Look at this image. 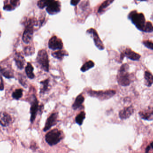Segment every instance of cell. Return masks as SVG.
<instances>
[{
	"mask_svg": "<svg viewBox=\"0 0 153 153\" xmlns=\"http://www.w3.org/2000/svg\"><path fill=\"white\" fill-rule=\"evenodd\" d=\"M4 84L3 82L2 78L0 76V90L2 91L4 89Z\"/></svg>",
	"mask_w": 153,
	"mask_h": 153,
	"instance_id": "obj_32",
	"label": "cell"
},
{
	"mask_svg": "<svg viewBox=\"0 0 153 153\" xmlns=\"http://www.w3.org/2000/svg\"><path fill=\"white\" fill-rule=\"evenodd\" d=\"M85 117V113L84 111H82L76 116L75 121L78 125L81 126L84 120Z\"/></svg>",
	"mask_w": 153,
	"mask_h": 153,
	"instance_id": "obj_25",
	"label": "cell"
},
{
	"mask_svg": "<svg viewBox=\"0 0 153 153\" xmlns=\"http://www.w3.org/2000/svg\"><path fill=\"white\" fill-rule=\"evenodd\" d=\"M52 0H40L37 3L38 7L40 9H43L47 7Z\"/></svg>",
	"mask_w": 153,
	"mask_h": 153,
	"instance_id": "obj_28",
	"label": "cell"
},
{
	"mask_svg": "<svg viewBox=\"0 0 153 153\" xmlns=\"http://www.w3.org/2000/svg\"><path fill=\"white\" fill-rule=\"evenodd\" d=\"M129 66L127 64L122 65L118 72L117 81L121 86H126L130 85L132 81V74L128 72Z\"/></svg>",
	"mask_w": 153,
	"mask_h": 153,
	"instance_id": "obj_1",
	"label": "cell"
},
{
	"mask_svg": "<svg viewBox=\"0 0 153 153\" xmlns=\"http://www.w3.org/2000/svg\"><path fill=\"white\" fill-rule=\"evenodd\" d=\"M0 72L6 78H11L14 77L13 71L11 66L8 65L3 64L0 65Z\"/></svg>",
	"mask_w": 153,
	"mask_h": 153,
	"instance_id": "obj_12",
	"label": "cell"
},
{
	"mask_svg": "<svg viewBox=\"0 0 153 153\" xmlns=\"http://www.w3.org/2000/svg\"><path fill=\"white\" fill-rule=\"evenodd\" d=\"M143 44L146 47L153 50V42L149 40H146L143 42Z\"/></svg>",
	"mask_w": 153,
	"mask_h": 153,
	"instance_id": "obj_31",
	"label": "cell"
},
{
	"mask_svg": "<svg viewBox=\"0 0 153 153\" xmlns=\"http://www.w3.org/2000/svg\"><path fill=\"white\" fill-rule=\"evenodd\" d=\"M145 82L147 86H151L153 84V75L149 71H146L144 74Z\"/></svg>",
	"mask_w": 153,
	"mask_h": 153,
	"instance_id": "obj_19",
	"label": "cell"
},
{
	"mask_svg": "<svg viewBox=\"0 0 153 153\" xmlns=\"http://www.w3.org/2000/svg\"><path fill=\"white\" fill-rule=\"evenodd\" d=\"M129 18L137 28L144 31L146 22L143 13H137L135 11L132 12L129 14Z\"/></svg>",
	"mask_w": 153,
	"mask_h": 153,
	"instance_id": "obj_3",
	"label": "cell"
},
{
	"mask_svg": "<svg viewBox=\"0 0 153 153\" xmlns=\"http://www.w3.org/2000/svg\"><path fill=\"white\" fill-rule=\"evenodd\" d=\"M23 94V90L22 89H16L12 94V97L15 100H19L21 98Z\"/></svg>",
	"mask_w": 153,
	"mask_h": 153,
	"instance_id": "obj_27",
	"label": "cell"
},
{
	"mask_svg": "<svg viewBox=\"0 0 153 153\" xmlns=\"http://www.w3.org/2000/svg\"><path fill=\"white\" fill-rule=\"evenodd\" d=\"M153 31V26L152 23L149 22H146L144 32H151Z\"/></svg>",
	"mask_w": 153,
	"mask_h": 153,
	"instance_id": "obj_29",
	"label": "cell"
},
{
	"mask_svg": "<svg viewBox=\"0 0 153 153\" xmlns=\"http://www.w3.org/2000/svg\"><path fill=\"white\" fill-rule=\"evenodd\" d=\"M14 61L18 68L22 70L24 67L25 60L24 57L19 53H17L14 56Z\"/></svg>",
	"mask_w": 153,
	"mask_h": 153,
	"instance_id": "obj_18",
	"label": "cell"
},
{
	"mask_svg": "<svg viewBox=\"0 0 153 153\" xmlns=\"http://www.w3.org/2000/svg\"><path fill=\"white\" fill-rule=\"evenodd\" d=\"M49 79H46L45 81H42L41 82L42 84V88L40 89V93H45L46 91H48V86H49Z\"/></svg>",
	"mask_w": 153,
	"mask_h": 153,
	"instance_id": "obj_26",
	"label": "cell"
},
{
	"mask_svg": "<svg viewBox=\"0 0 153 153\" xmlns=\"http://www.w3.org/2000/svg\"><path fill=\"white\" fill-rule=\"evenodd\" d=\"M125 56H126L128 59L133 61H138L141 58V56L140 55L134 52L129 48H126L124 52L121 54L120 60H123Z\"/></svg>",
	"mask_w": 153,
	"mask_h": 153,
	"instance_id": "obj_9",
	"label": "cell"
},
{
	"mask_svg": "<svg viewBox=\"0 0 153 153\" xmlns=\"http://www.w3.org/2000/svg\"><path fill=\"white\" fill-rule=\"evenodd\" d=\"M34 22L30 20L26 26L22 36V40L24 43L28 44L31 41L34 32Z\"/></svg>",
	"mask_w": 153,
	"mask_h": 153,
	"instance_id": "obj_6",
	"label": "cell"
},
{
	"mask_svg": "<svg viewBox=\"0 0 153 153\" xmlns=\"http://www.w3.org/2000/svg\"><path fill=\"white\" fill-rule=\"evenodd\" d=\"M80 1V0H71V4L73 5H76Z\"/></svg>",
	"mask_w": 153,
	"mask_h": 153,
	"instance_id": "obj_35",
	"label": "cell"
},
{
	"mask_svg": "<svg viewBox=\"0 0 153 153\" xmlns=\"http://www.w3.org/2000/svg\"><path fill=\"white\" fill-rule=\"evenodd\" d=\"M84 97L82 94L78 95L76 97L74 103L73 104L72 107L74 109L76 110L78 108L82 105L83 102L84 101Z\"/></svg>",
	"mask_w": 153,
	"mask_h": 153,
	"instance_id": "obj_20",
	"label": "cell"
},
{
	"mask_svg": "<svg viewBox=\"0 0 153 153\" xmlns=\"http://www.w3.org/2000/svg\"><path fill=\"white\" fill-rule=\"evenodd\" d=\"M63 136L62 132L55 128L46 134L45 140L49 145L53 146L58 143L62 139Z\"/></svg>",
	"mask_w": 153,
	"mask_h": 153,
	"instance_id": "obj_2",
	"label": "cell"
},
{
	"mask_svg": "<svg viewBox=\"0 0 153 153\" xmlns=\"http://www.w3.org/2000/svg\"><path fill=\"white\" fill-rule=\"evenodd\" d=\"M90 96L99 98L102 100H108L116 94V92L113 90H108L105 91H94L90 90L88 91Z\"/></svg>",
	"mask_w": 153,
	"mask_h": 153,
	"instance_id": "obj_5",
	"label": "cell"
},
{
	"mask_svg": "<svg viewBox=\"0 0 153 153\" xmlns=\"http://www.w3.org/2000/svg\"><path fill=\"white\" fill-rule=\"evenodd\" d=\"M114 0H106L105 1L103 2L102 3V4L100 6V8H99V10H98V13H102L105 9L109 6Z\"/></svg>",
	"mask_w": 153,
	"mask_h": 153,
	"instance_id": "obj_23",
	"label": "cell"
},
{
	"mask_svg": "<svg viewBox=\"0 0 153 153\" xmlns=\"http://www.w3.org/2000/svg\"><path fill=\"white\" fill-rule=\"evenodd\" d=\"M52 55L54 58L61 60L63 58L64 56H68V53L66 51L60 50L52 53Z\"/></svg>",
	"mask_w": 153,
	"mask_h": 153,
	"instance_id": "obj_22",
	"label": "cell"
},
{
	"mask_svg": "<svg viewBox=\"0 0 153 153\" xmlns=\"http://www.w3.org/2000/svg\"><path fill=\"white\" fill-rule=\"evenodd\" d=\"M94 63L92 61H89L86 62L82 66L81 68V71L82 72H85L90 69H91L94 67Z\"/></svg>",
	"mask_w": 153,
	"mask_h": 153,
	"instance_id": "obj_24",
	"label": "cell"
},
{
	"mask_svg": "<svg viewBox=\"0 0 153 153\" xmlns=\"http://www.w3.org/2000/svg\"><path fill=\"white\" fill-rule=\"evenodd\" d=\"M37 146L36 144V143L35 142H33V143H31V146H30V148H31L32 150H33V151H35L36 149H37Z\"/></svg>",
	"mask_w": 153,
	"mask_h": 153,
	"instance_id": "obj_33",
	"label": "cell"
},
{
	"mask_svg": "<svg viewBox=\"0 0 153 153\" xmlns=\"http://www.w3.org/2000/svg\"><path fill=\"white\" fill-rule=\"evenodd\" d=\"M139 115L143 119L147 120H153V108L146 109L139 112Z\"/></svg>",
	"mask_w": 153,
	"mask_h": 153,
	"instance_id": "obj_16",
	"label": "cell"
},
{
	"mask_svg": "<svg viewBox=\"0 0 153 153\" xmlns=\"http://www.w3.org/2000/svg\"><path fill=\"white\" fill-rule=\"evenodd\" d=\"M33 71H34V68L31 64L30 63H28L25 68V71L27 76L30 79H33L35 77V75L33 73Z\"/></svg>",
	"mask_w": 153,
	"mask_h": 153,
	"instance_id": "obj_21",
	"label": "cell"
},
{
	"mask_svg": "<svg viewBox=\"0 0 153 153\" xmlns=\"http://www.w3.org/2000/svg\"><path fill=\"white\" fill-rule=\"evenodd\" d=\"M39 109V102L37 100L36 97H34V100L31 102V107H30V121L31 122H33L35 120V119L37 113Z\"/></svg>",
	"mask_w": 153,
	"mask_h": 153,
	"instance_id": "obj_14",
	"label": "cell"
},
{
	"mask_svg": "<svg viewBox=\"0 0 153 153\" xmlns=\"http://www.w3.org/2000/svg\"><path fill=\"white\" fill-rule=\"evenodd\" d=\"M87 32L93 35V38L94 44L97 47V48H99L100 50H103L104 49V45H103L102 41L101 40L100 38L99 37V35L96 30L94 29L91 28L88 30Z\"/></svg>",
	"mask_w": 153,
	"mask_h": 153,
	"instance_id": "obj_10",
	"label": "cell"
},
{
	"mask_svg": "<svg viewBox=\"0 0 153 153\" xmlns=\"http://www.w3.org/2000/svg\"><path fill=\"white\" fill-rule=\"evenodd\" d=\"M57 117H58V113H54L52 114L48 118L46 122L44 128V131L46 132L52 127L56 125L57 122Z\"/></svg>",
	"mask_w": 153,
	"mask_h": 153,
	"instance_id": "obj_11",
	"label": "cell"
},
{
	"mask_svg": "<svg viewBox=\"0 0 153 153\" xmlns=\"http://www.w3.org/2000/svg\"><path fill=\"white\" fill-rule=\"evenodd\" d=\"M61 4L58 1L52 0L47 6L46 10L50 14H55L61 10Z\"/></svg>",
	"mask_w": 153,
	"mask_h": 153,
	"instance_id": "obj_8",
	"label": "cell"
},
{
	"mask_svg": "<svg viewBox=\"0 0 153 153\" xmlns=\"http://www.w3.org/2000/svg\"><path fill=\"white\" fill-rule=\"evenodd\" d=\"M1 31H0V36H1Z\"/></svg>",
	"mask_w": 153,
	"mask_h": 153,
	"instance_id": "obj_37",
	"label": "cell"
},
{
	"mask_svg": "<svg viewBox=\"0 0 153 153\" xmlns=\"http://www.w3.org/2000/svg\"><path fill=\"white\" fill-rule=\"evenodd\" d=\"M34 53V48L30 46H28L25 48V53L26 55L29 56L32 54Z\"/></svg>",
	"mask_w": 153,
	"mask_h": 153,
	"instance_id": "obj_30",
	"label": "cell"
},
{
	"mask_svg": "<svg viewBox=\"0 0 153 153\" xmlns=\"http://www.w3.org/2000/svg\"><path fill=\"white\" fill-rule=\"evenodd\" d=\"M134 112V108L133 106H129L124 108L119 112V117L122 120L128 118Z\"/></svg>",
	"mask_w": 153,
	"mask_h": 153,
	"instance_id": "obj_15",
	"label": "cell"
},
{
	"mask_svg": "<svg viewBox=\"0 0 153 153\" xmlns=\"http://www.w3.org/2000/svg\"><path fill=\"white\" fill-rule=\"evenodd\" d=\"M37 62L45 71L47 72L49 71V59L48 55L45 50L42 49L38 52L37 56Z\"/></svg>",
	"mask_w": 153,
	"mask_h": 153,
	"instance_id": "obj_4",
	"label": "cell"
},
{
	"mask_svg": "<svg viewBox=\"0 0 153 153\" xmlns=\"http://www.w3.org/2000/svg\"><path fill=\"white\" fill-rule=\"evenodd\" d=\"M139 1H147V0H139Z\"/></svg>",
	"mask_w": 153,
	"mask_h": 153,
	"instance_id": "obj_36",
	"label": "cell"
},
{
	"mask_svg": "<svg viewBox=\"0 0 153 153\" xmlns=\"http://www.w3.org/2000/svg\"><path fill=\"white\" fill-rule=\"evenodd\" d=\"M12 121L10 116L5 112H0V125L3 126H7Z\"/></svg>",
	"mask_w": 153,
	"mask_h": 153,
	"instance_id": "obj_17",
	"label": "cell"
},
{
	"mask_svg": "<svg viewBox=\"0 0 153 153\" xmlns=\"http://www.w3.org/2000/svg\"><path fill=\"white\" fill-rule=\"evenodd\" d=\"M151 150H152L153 153V143H152L150 144V145L148 146V147H147L146 149V152L148 153V152Z\"/></svg>",
	"mask_w": 153,
	"mask_h": 153,
	"instance_id": "obj_34",
	"label": "cell"
},
{
	"mask_svg": "<svg viewBox=\"0 0 153 153\" xmlns=\"http://www.w3.org/2000/svg\"><path fill=\"white\" fill-rule=\"evenodd\" d=\"M1 13H0V17H1Z\"/></svg>",
	"mask_w": 153,
	"mask_h": 153,
	"instance_id": "obj_38",
	"label": "cell"
},
{
	"mask_svg": "<svg viewBox=\"0 0 153 153\" xmlns=\"http://www.w3.org/2000/svg\"><path fill=\"white\" fill-rule=\"evenodd\" d=\"M63 46L62 41L61 39L58 38L56 36L52 37L49 42H48V47L49 48L53 50H61Z\"/></svg>",
	"mask_w": 153,
	"mask_h": 153,
	"instance_id": "obj_7",
	"label": "cell"
},
{
	"mask_svg": "<svg viewBox=\"0 0 153 153\" xmlns=\"http://www.w3.org/2000/svg\"><path fill=\"white\" fill-rule=\"evenodd\" d=\"M19 4V0H5L4 2L3 8L6 11L13 10Z\"/></svg>",
	"mask_w": 153,
	"mask_h": 153,
	"instance_id": "obj_13",
	"label": "cell"
}]
</instances>
